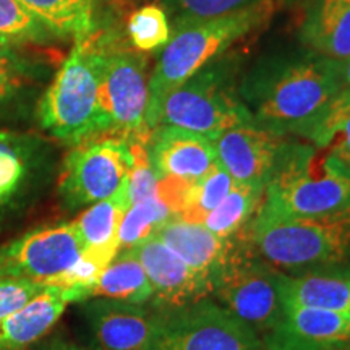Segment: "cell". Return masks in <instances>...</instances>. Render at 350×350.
I'll return each mask as SVG.
<instances>
[{
    "instance_id": "6da1fadb",
    "label": "cell",
    "mask_w": 350,
    "mask_h": 350,
    "mask_svg": "<svg viewBox=\"0 0 350 350\" xmlns=\"http://www.w3.org/2000/svg\"><path fill=\"white\" fill-rule=\"evenodd\" d=\"M342 90L338 62L312 54L258 77L245 94L258 125L305 138Z\"/></svg>"
},
{
    "instance_id": "7a4b0ae2",
    "label": "cell",
    "mask_w": 350,
    "mask_h": 350,
    "mask_svg": "<svg viewBox=\"0 0 350 350\" xmlns=\"http://www.w3.org/2000/svg\"><path fill=\"white\" fill-rule=\"evenodd\" d=\"M260 211L286 217L350 211V165L310 142L286 139L265 187Z\"/></svg>"
},
{
    "instance_id": "3957f363",
    "label": "cell",
    "mask_w": 350,
    "mask_h": 350,
    "mask_svg": "<svg viewBox=\"0 0 350 350\" xmlns=\"http://www.w3.org/2000/svg\"><path fill=\"white\" fill-rule=\"evenodd\" d=\"M274 8L275 2H260L213 18L175 25L150 78L146 111L150 130L157 126L161 106L169 93L208 68L232 44L268 23Z\"/></svg>"
},
{
    "instance_id": "277c9868",
    "label": "cell",
    "mask_w": 350,
    "mask_h": 350,
    "mask_svg": "<svg viewBox=\"0 0 350 350\" xmlns=\"http://www.w3.org/2000/svg\"><path fill=\"white\" fill-rule=\"evenodd\" d=\"M245 237L262 261L287 275L345 268L350 211L326 217H286L258 209Z\"/></svg>"
},
{
    "instance_id": "5b68a950",
    "label": "cell",
    "mask_w": 350,
    "mask_h": 350,
    "mask_svg": "<svg viewBox=\"0 0 350 350\" xmlns=\"http://www.w3.org/2000/svg\"><path fill=\"white\" fill-rule=\"evenodd\" d=\"M39 122L70 144L107 135L99 106V44L91 34L78 38L39 103Z\"/></svg>"
},
{
    "instance_id": "8992f818",
    "label": "cell",
    "mask_w": 350,
    "mask_h": 350,
    "mask_svg": "<svg viewBox=\"0 0 350 350\" xmlns=\"http://www.w3.org/2000/svg\"><path fill=\"white\" fill-rule=\"evenodd\" d=\"M284 278L286 274L262 261L242 235L214 282L213 297L262 339L282 317Z\"/></svg>"
},
{
    "instance_id": "52a82bcc",
    "label": "cell",
    "mask_w": 350,
    "mask_h": 350,
    "mask_svg": "<svg viewBox=\"0 0 350 350\" xmlns=\"http://www.w3.org/2000/svg\"><path fill=\"white\" fill-rule=\"evenodd\" d=\"M146 350H266L262 339L211 297L154 308Z\"/></svg>"
},
{
    "instance_id": "ba28073f",
    "label": "cell",
    "mask_w": 350,
    "mask_h": 350,
    "mask_svg": "<svg viewBox=\"0 0 350 350\" xmlns=\"http://www.w3.org/2000/svg\"><path fill=\"white\" fill-rule=\"evenodd\" d=\"M99 106L107 124V135L126 142L150 143L146 122L150 81L142 55L98 39Z\"/></svg>"
},
{
    "instance_id": "9c48e42d",
    "label": "cell",
    "mask_w": 350,
    "mask_h": 350,
    "mask_svg": "<svg viewBox=\"0 0 350 350\" xmlns=\"http://www.w3.org/2000/svg\"><path fill=\"white\" fill-rule=\"evenodd\" d=\"M133 152L126 139L103 135L75 144L65 157L59 193L68 209L107 200L126 187Z\"/></svg>"
},
{
    "instance_id": "30bf717a",
    "label": "cell",
    "mask_w": 350,
    "mask_h": 350,
    "mask_svg": "<svg viewBox=\"0 0 350 350\" xmlns=\"http://www.w3.org/2000/svg\"><path fill=\"white\" fill-rule=\"evenodd\" d=\"M252 122L255 119L247 104L227 90L222 77L204 68L167 94L157 126H175L213 142L224 131Z\"/></svg>"
},
{
    "instance_id": "8fae6325",
    "label": "cell",
    "mask_w": 350,
    "mask_h": 350,
    "mask_svg": "<svg viewBox=\"0 0 350 350\" xmlns=\"http://www.w3.org/2000/svg\"><path fill=\"white\" fill-rule=\"evenodd\" d=\"M81 256L83 243L73 222L39 227L0 247V278L57 286Z\"/></svg>"
},
{
    "instance_id": "7c38bea8",
    "label": "cell",
    "mask_w": 350,
    "mask_h": 350,
    "mask_svg": "<svg viewBox=\"0 0 350 350\" xmlns=\"http://www.w3.org/2000/svg\"><path fill=\"white\" fill-rule=\"evenodd\" d=\"M286 139L252 122L221 133L213 139V146L216 161L234 182L266 187Z\"/></svg>"
},
{
    "instance_id": "4fadbf2b",
    "label": "cell",
    "mask_w": 350,
    "mask_h": 350,
    "mask_svg": "<svg viewBox=\"0 0 350 350\" xmlns=\"http://www.w3.org/2000/svg\"><path fill=\"white\" fill-rule=\"evenodd\" d=\"M262 342L266 350H349L350 317L286 300L281 319Z\"/></svg>"
},
{
    "instance_id": "5bb4252c",
    "label": "cell",
    "mask_w": 350,
    "mask_h": 350,
    "mask_svg": "<svg viewBox=\"0 0 350 350\" xmlns=\"http://www.w3.org/2000/svg\"><path fill=\"white\" fill-rule=\"evenodd\" d=\"M150 279L154 308H175L208 299L213 284L174 255L163 242L152 237L131 248Z\"/></svg>"
},
{
    "instance_id": "9a60e30c",
    "label": "cell",
    "mask_w": 350,
    "mask_h": 350,
    "mask_svg": "<svg viewBox=\"0 0 350 350\" xmlns=\"http://www.w3.org/2000/svg\"><path fill=\"white\" fill-rule=\"evenodd\" d=\"M85 301L83 314L90 329L86 350H146L154 308L109 299Z\"/></svg>"
},
{
    "instance_id": "2e32d148",
    "label": "cell",
    "mask_w": 350,
    "mask_h": 350,
    "mask_svg": "<svg viewBox=\"0 0 350 350\" xmlns=\"http://www.w3.org/2000/svg\"><path fill=\"white\" fill-rule=\"evenodd\" d=\"M148 152L157 178L195 183L216 164L211 139L169 125L152 130Z\"/></svg>"
},
{
    "instance_id": "e0dca14e",
    "label": "cell",
    "mask_w": 350,
    "mask_h": 350,
    "mask_svg": "<svg viewBox=\"0 0 350 350\" xmlns=\"http://www.w3.org/2000/svg\"><path fill=\"white\" fill-rule=\"evenodd\" d=\"M154 237L191 269L204 275L213 284V288L237 240H224L203 224H195L175 216L156 232Z\"/></svg>"
},
{
    "instance_id": "ac0fdd59",
    "label": "cell",
    "mask_w": 350,
    "mask_h": 350,
    "mask_svg": "<svg viewBox=\"0 0 350 350\" xmlns=\"http://www.w3.org/2000/svg\"><path fill=\"white\" fill-rule=\"evenodd\" d=\"M73 301V288L46 286L20 310L0 323V350H25L49 332Z\"/></svg>"
},
{
    "instance_id": "d6986e66",
    "label": "cell",
    "mask_w": 350,
    "mask_h": 350,
    "mask_svg": "<svg viewBox=\"0 0 350 350\" xmlns=\"http://www.w3.org/2000/svg\"><path fill=\"white\" fill-rule=\"evenodd\" d=\"M313 54L342 62L350 57V0H314L301 25Z\"/></svg>"
},
{
    "instance_id": "ffe728a7",
    "label": "cell",
    "mask_w": 350,
    "mask_h": 350,
    "mask_svg": "<svg viewBox=\"0 0 350 350\" xmlns=\"http://www.w3.org/2000/svg\"><path fill=\"white\" fill-rule=\"evenodd\" d=\"M126 187L111 198L88 206L73 224L83 243V255L107 266L119 253V229L129 209Z\"/></svg>"
},
{
    "instance_id": "44dd1931",
    "label": "cell",
    "mask_w": 350,
    "mask_h": 350,
    "mask_svg": "<svg viewBox=\"0 0 350 350\" xmlns=\"http://www.w3.org/2000/svg\"><path fill=\"white\" fill-rule=\"evenodd\" d=\"M284 299L350 317V271L339 268L301 275L286 274Z\"/></svg>"
},
{
    "instance_id": "7402d4cb",
    "label": "cell",
    "mask_w": 350,
    "mask_h": 350,
    "mask_svg": "<svg viewBox=\"0 0 350 350\" xmlns=\"http://www.w3.org/2000/svg\"><path fill=\"white\" fill-rule=\"evenodd\" d=\"M154 291L142 262L131 250L119 252L99 274L90 291V299H109L133 305H146Z\"/></svg>"
},
{
    "instance_id": "603a6c76",
    "label": "cell",
    "mask_w": 350,
    "mask_h": 350,
    "mask_svg": "<svg viewBox=\"0 0 350 350\" xmlns=\"http://www.w3.org/2000/svg\"><path fill=\"white\" fill-rule=\"evenodd\" d=\"M265 187L235 182L230 191L211 213L203 226L224 240L242 237L261 206Z\"/></svg>"
},
{
    "instance_id": "cb8c5ba5",
    "label": "cell",
    "mask_w": 350,
    "mask_h": 350,
    "mask_svg": "<svg viewBox=\"0 0 350 350\" xmlns=\"http://www.w3.org/2000/svg\"><path fill=\"white\" fill-rule=\"evenodd\" d=\"M49 31L85 38L93 33V0H18Z\"/></svg>"
},
{
    "instance_id": "d4e9b609",
    "label": "cell",
    "mask_w": 350,
    "mask_h": 350,
    "mask_svg": "<svg viewBox=\"0 0 350 350\" xmlns=\"http://www.w3.org/2000/svg\"><path fill=\"white\" fill-rule=\"evenodd\" d=\"M34 167L31 142L0 131V216L25 190Z\"/></svg>"
},
{
    "instance_id": "484cf974",
    "label": "cell",
    "mask_w": 350,
    "mask_h": 350,
    "mask_svg": "<svg viewBox=\"0 0 350 350\" xmlns=\"http://www.w3.org/2000/svg\"><path fill=\"white\" fill-rule=\"evenodd\" d=\"M350 165V93L342 90L323 119L305 137Z\"/></svg>"
},
{
    "instance_id": "4316f807",
    "label": "cell",
    "mask_w": 350,
    "mask_h": 350,
    "mask_svg": "<svg viewBox=\"0 0 350 350\" xmlns=\"http://www.w3.org/2000/svg\"><path fill=\"white\" fill-rule=\"evenodd\" d=\"M174 213L159 196L130 204L119 229V252L131 250L152 239Z\"/></svg>"
},
{
    "instance_id": "83f0119b",
    "label": "cell",
    "mask_w": 350,
    "mask_h": 350,
    "mask_svg": "<svg viewBox=\"0 0 350 350\" xmlns=\"http://www.w3.org/2000/svg\"><path fill=\"white\" fill-rule=\"evenodd\" d=\"M234 183V178L216 161L211 170L191 185L185 204L175 217L195 222V224H203L204 217L226 198Z\"/></svg>"
},
{
    "instance_id": "f1b7e54d",
    "label": "cell",
    "mask_w": 350,
    "mask_h": 350,
    "mask_svg": "<svg viewBox=\"0 0 350 350\" xmlns=\"http://www.w3.org/2000/svg\"><path fill=\"white\" fill-rule=\"evenodd\" d=\"M126 31L131 46L138 52L164 49L172 36L167 15L159 5H144L131 13Z\"/></svg>"
},
{
    "instance_id": "f546056e",
    "label": "cell",
    "mask_w": 350,
    "mask_h": 350,
    "mask_svg": "<svg viewBox=\"0 0 350 350\" xmlns=\"http://www.w3.org/2000/svg\"><path fill=\"white\" fill-rule=\"evenodd\" d=\"M260 2H275V0H164L170 15H174L175 18L174 25L213 18Z\"/></svg>"
},
{
    "instance_id": "4dcf8cb0",
    "label": "cell",
    "mask_w": 350,
    "mask_h": 350,
    "mask_svg": "<svg viewBox=\"0 0 350 350\" xmlns=\"http://www.w3.org/2000/svg\"><path fill=\"white\" fill-rule=\"evenodd\" d=\"M41 26L18 0H0V38H34L41 33Z\"/></svg>"
},
{
    "instance_id": "1f68e13d",
    "label": "cell",
    "mask_w": 350,
    "mask_h": 350,
    "mask_svg": "<svg viewBox=\"0 0 350 350\" xmlns=\"http://www.w3.org/2000/svg\"><path fill=\"white\" fill-rule=\"evenodd\" d=\"M44 287V284L29 279L0 278V323L20 310Z\"/></svg>"
},
{
    "instance_id": "d6a6232c",
    "label": "cell",
    "mask_w": 350,
    "mask_h": 350,
    "mask_svg": "<svg viewBox=\"0 0 350 350\" xmlns=\"http://www.w3.org/2000/svg\"><path fill=\"white\" fill-rule=\"evenodd\" d=\"M23 83L21 62L7 47H0V104L5 103L20 90Z\"/></svg>"
},
{
    "instance_id": "836d02e7",
    "label": "cell",
    "mask_w": 350,
    "mask_h": 350,
    "mask_svg": "<svg viewBox=\"0 0 350 350\" xmlns=\"http://www.w3.org/2000/svg\"><path fill=\"white\" fill-rule=\"evenodd\" d=\"M338 70H339V78H340V83H342V88L350 93V57L349 59L342 60V62H338Z\"/></svg>"
},
{
    "instance_id": "e575fe53",
    "label": "cell",
    "mask_w": 350,
    "mask_h": 350,
    "mask_svg": "<svg viewBox=\"0 0 350 350\" xmlns=\"http://www.w3.org/2000/svg\"><path fill=\"white\" fill-rule=\"evenodd\" d=\"M41 350H85V349L78 347V345L68 342V340L55 339V340H52V342L44 345Z\"/></svg>"
},
{
    "instance_id": "d590c367",
    "label": "cell",
    "mask_w": 350,
    "mask_h": 350,
    "mask_svg": "<svg viewBox=\"0 0 350 350\" xmlns=\"http://www.w3.org/2000/svg\"><path fill=\"white\" fill-rule=\"evenodd\" d=\"M7 44H8V41H7V39L0 38V47H7Z\"/></svg>"
}]
</instances>
